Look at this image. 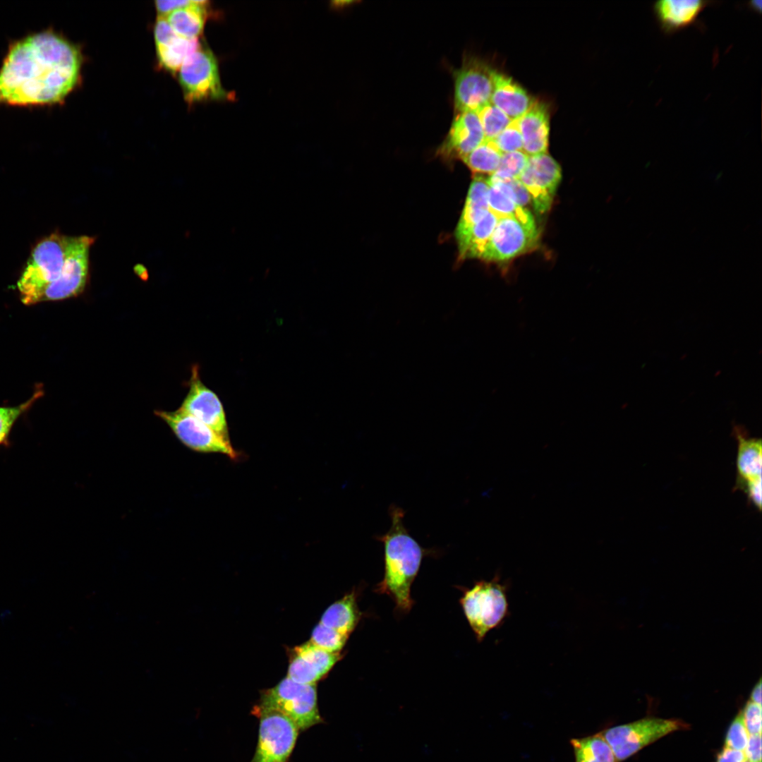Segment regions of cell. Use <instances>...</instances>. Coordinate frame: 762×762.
I'll return each mask as SVG.
<instances>
[{
	"label": "cell",
	"mask_w": 762,
	"mask_h": 762,
	"mask_svg": "<svg viewBox=\"0 0 762 762\" xmlns=\"http://www.w3.org/2000/svg\"><path fill=\"white\" fill-rule=\"evenodd\" d=\"M81 66L78 47L51 30L19 40L0 69V104L61 103L79 84Z\"/></svg>",
	"instance_id": "1"
},
{
	"label": "cell",
	"mask_w": 762,
	"mask_h": 762,
	"mask_svg": "<svg viewBox=\"0 0 762 762\" xmlns=\"http://www.w3.org/2000/svg\"><path fill=\"white\" fill-rule=\"evenodd\" d=\"M95 238L53 233L33 248L18 282L26 306L67 299L84 290L89 275L90 249Z\"/></svg>",
	"instance_id": "2"
},
{
	"label": "cell",
	"mask_w": 762,
	"mask_h": 762,
	"mask_svg": "<svg viewBox=\"0 0 762 762\" xmlns=\"http://www.w3.org/2000/svg\"><path fill=\"white\" fill-rule=\"evenodd\" d=\"M389 510L391 526L377 538L384 545L385 574L377 591L389 595L397 609L407 612L413 604L411 586L426 552L405 527L404 511L395 505Z\"/></svg>",
	"instance_id": "3"
},
{
	"label": "cell",
	"mask_w": 762,
	"mask_h": 762,
	"mask_svg": "<svg viewBox=\"0 0 762 762\" xmlns=\"http://www.w3.org/2000/svg\"><path fill=\"white\" fill-rule=\"evenodd\" d=\"M460 602L479 642L490 630L500 627L509 615L507 586L499 575L490 581L476 582L464 591Z\"/></svg>",
	"instance_id": "4"
},
{
	"label": "cell",
	"mask_w": 762,
	"mask_h": 762,
	"mask_svg": "<svg viewBox=\"0 0 762 762\" xmlns=\"http://www.w3.org/2000/svg\"><path fill=\"white\" fill-rule=\"evenodd\" d=\"M253 709L278 711L291 719L299 730H306L322 720L315 684L298 683L287 677L265 691Z\"/></svg>",
	"instance_id": "5"
},
{
	"label": "cell",
	"mask_w": 762,
	"mask_h": 762,
	"mask_svg": "<svg viewBox=\"0 0 762 762\" xmlns=\"http://www.w3.org/2000/svg\"><path fill=\"white\" fill-rule=\"evenodd\" d=\"M179 71V82L188 103L230 97L222 86L217 61L208 48L200 44Z\"/></svg>",
	"instance_id": "6"
},
{
	"label": "cell",
	"mask_w": 762,
	"mask_h": 762,
	"mask_svg": "<svg viewBox=\"0 0 762 762\" xmlns=\"http://www.w3.org/2000/svg\"><path fill=\"white\" fill-rule=\"evenodd\" d=\"M687 727L677 720L648 718L608 728L600 734L619 762L669 733Z\"/></svg>",
	"instance_id": "7"
},
{
	"label": "cell",
	"mask_w": 762,
	"mask_h": 762,
	"mask_svg": "<svg viewBox=\"0 0 762 762\" xmlns=\"http://www.w3.org/2000/svg\"><path fill=\"white\" fill-rule=\"evenodd\" d=\"M260 718L257 747L250 762H288L298 728L285 715L273 710H253Z\"/></svg>",
	"instance_id": "8"
},
{
	"label": "cell",
	"mask_w": 762,
	"mask_h": 762,
	"mask_svg": "<svg viewBox=\"0 0 762 762\" xmlns=\"http://www.w3.org/2000/svg\"><path fill=\"white\" fill-rule=\"evenodd\" d=\"M536 222H524L514 217L498 218L495 229L480 259L503 262L531 251L538 243Z\"/></svg>",
	"instance_id": "9"
},
{
	"label": "cell",
	"mask_w": 762,
	"mask_h": 762,
	"mask_svg": "<svg viewBox=\"0 0 762 762\" xmlns=\"http://www.w3.org/2000/svg\"><path fill=\"white\" fill-rule=\"evenodd\" d=\"M155 413L167 424L180 442L190 449L237 457L229 440L180 409L175 411H156Z\"/></svg>",
	"instance_id": "10"
},
{
	"label": "cell",
	"mask_w": 762,
	"mask_h": 762,
	"mask_svg": "<svg viewBox=\"0 0 762 762\" xmlns=\"http://www.w3.org/2000/svg\"><path fill=\"white\" fill-rule=\"evenodd\" d=\"M495 70L485 62L471 58L454 72V106L458 112H477L490 103Z\"/></svg>",
	"instance_id": "11"
},
{
	"label": "cell",
	"mask_w": 762,
	"mask_h": 762,
	"mask_svg": "<svg viewBox=\"0 0 762 762\" xmlns=\"http://www.w3.org/2000/svg\"><path fill=\"white\" fill-rule=\"evenodd\" d=\"M562 179L559 164L548 154L529 156L519 180L527 190L531 204L539 214L550 210Z\"/></svg>",
	"instance_id": "12"
},
{
	"label": "cell",
	"mask_w": 762,
	"mask_h": 762,
	"mask_svg": "<svg viewBox=\"0 0 762 762\" xmlns=\"http://www.w3.org/2000/svg\"><path fill=\"white\" fill-rule=\"evenodd\" d=\"M737 440L735 487L743 491L749 502L761 509L762 445L760 438L747 437L735 429Z\"/></svg>",
	"instance_id": "13"
},
{
	"label": "cell",
	"mask_w": 762,
	"mask_h": 762,
	"mask_svg": "<svg viewBox=\"0 0 762 762\" xmlns=\"http://www.w3.org/2000/svg\"><path fill=\"white\" fill-rule=\"evenodd\" d=\"M179 409L229 440L223 405L217 394L200 381L196 367L192 371L189 392Z\"/></svg>",
	"instance_id": "14"
},
{
	"label": "cell",
	"mask_w": 762,
	"mask_h": 762,
	"mask_svg": "<svg viewBox=\"0 0 762 762\" xmlns=\"http://www.w3.org/2000/svg\"><path fill=\"white\" fill-rule=\"evenodd\" d=\"M485 140L477 112H458L437 152L446 159H462Z\"/></svg>",
	"instance_id": "15"
},
{
	"label": "cell",
	"mask_w": 762,
	"mask_h": 762,
	"mask_svg": "<svg viewBox=\"0 0 762 762\" xmlns=\"http://www.w3.org/2000/svg\"><path fill=\"white\" fill-rule=\"evenodd\" d=\"M154 35L158 61L171 73L177 72L200 46L198 39L186 38L176 33L162 16L157 19Z\"/></svg>",
	"instance_id": "16"
},
{
	"label": "cell",
	"mask_w": 762,
	"mask_h": 762,
	"mask_svg": "<svg viewBox=\"0 0 762 762\" xmlns=\"http://www.w3.org/2000/svg\"><path fill=\"white\" fill-rule=\"evenodd\" d=\"M710 4L705 0H658L653 3V11L662 30L671 34L694 23Z\"/></svg>",
	"instance_id": "17"
},
{
	"label": "cell",
	"mask_w": 762,
	"mask_h": 762,
	"mask_svg": "<svg viewBox=\"0 0 762 762\" xmlns=\"http://www.w3.org/2000/svg\"><path fill=\"white\" fill-rule=\"evenodd\" d=\"M517 121L522 136L523 151L528 156L546 153L550 132L546 104L535 101Z\"/></svg>",
	"instance_id": "18"
},
{
	"label": "cell",
	"mask_w": 762,
	"mask_h": 762,
	"mask_svg": "<svg viewBox=\"0 0 762 762\" xmlns=\"http://www.w3.org/2000/svg\"><path fill=\"white\" fill-rule=\"evenodd\" d=\"M532 97L507 75L494 71L490 103L512 120L523 116L533 104Z\"/></svg>",
	"instance_id": "19"
},
{
	"label": "cell",
	"mask_w": 762,
	"mask_h": 762,
	"mask_svg": "<svg viewBox=\"0 0 762 762\" xmlns=\"http://www.w3.org/2000/svg\"><path fill=\"white\" fill-rule=\"evenodd\" d=\"M497 221L498 217L489 210L472 226L461 231H456V238L461 259L480 258Z\"/></svg>",
	"instance_id": "20"
},
{
	"label": "cell",
	"mask_w": 762,
	"mask_h": 762,
	"mask_svg": "<svg viewBox=\"0 0 762 762\" xmlns=\"http://www.w3.org/2000/svg\"><path fill=\"white\" fill-rule=\"evenodd\" d=\"M207 4V1H191L190 4L171 11L165 18L178 35L198 39L205 23Z\"/></svg>",
	"instance_id": "21"
},
{
	"label": "cell",
	"mask_w": 762,
	"mask_h": 762,
	"mask_svg": "<svg viewBox=\"0 0 762 762\" xmlns=\"http://www.w3.org/2000/svg\"><path fill=\"white\" fill-rule=\"evenodd\" d=\"M360 618L356 593L351 592L332 604L323 613L320 623L349 636Z\"/></svg>",
	"instance_id": "22"
},
{
	"label": "cell",
	"mask_w": 762,
	"mask_h": 762,
	"mask_svg": "<svg viewBox=\"0 0 762 762\" xmlns=\"http://www.w3.org/2000/svg\"><path fill=\"white\" fill-rule=\"evenodd\" d=\"M488 179L482 176L474 178L470 185L456 231H461L472 226L490 210L488 201Z\"/></svg>",
	"instance_id": "23"
},
{
	"label": "cell",
	"mask_w": 762,
	"mask_h": 762,
	"mask_svg": "<svg viewBox=\"0 0 762 762\" xmlns=\"http://www.w3.org/2000/svg\"><path fill=\"white\" fill-rule=\"evenodd\" d=\"M570 742L574 749L575 762H617L600 733L572 739Z\"/></svg>",
	"instance_id": "24"
},
{
	"label": "cell",
	"mask_w": 762,
	"mask_h": 762,
	"mask_svg": "<svg viewBox=\"0 0 762 762\" xmlns=\"http://www.w3.org/2000/svg\"><path fill=\"white\" fill-rule=\"evenodd\" d=\"M502 155L494 141L485 139L462 160L473 173L492 175L498 168Z\"/></svg>",
	"instance_id": "25"
},
{
	"label": "cell",
	"mask_w": 762,
	"mask_h": 762,
	"mask_svg": "<svg viewBox=\"0 0 762 762\" xmlns=\"http://www.w3.org/2000/svg\"><path fill=\"white\" fill-rule=\"evenodd\" d=\"M42 395V389H38L28 400L19 405L0 406V447H10V435L15 424Z\"/></svg>",
	"instance_id": "26"
},
{
	"label": "cell",
	"mask_w": 762,
	"mask_h": 762,
	"mask_svg": "<svg viewBox=\"0 0 762 762\" xmlns=\"http://www.w3.org/2000/svg\"><path fill=\"white\" fill-rule=\"evenodd\" d=\"M293 651L308 661L322 677H325L341 658L340 653L327 651L310 641L296 646Z\"/></svg>",
	"instance_id": "27"
},
{
	"label": "cell",
	"mask_w": 762,
	"mask_h": 762,
	"mask_svg": "<svg viewBox=\"0 0 762 762\" xmlns=\"http://www.w3.org/2000/svg\"><path fill=\"white\" fill-rule=\"evenodd\" d=\"M477 114L487 140H493L512 121L491 103L483 107Z\"/></svg>",
	"instance_id": "28"
},
{
	"label": "cell",
	"mask_w": 762,
	"mask_h": 762,
	"mask_svg": "<svg viewBox=\"0 0 762 762\" xmlns=\"http://www.w3.org/2000/svg\"><path fill=\"white\" fill-rule=\"evenodd\" d=\"M529 156L524 151H515L502 154L497 170L490 176L504 180L519 179L527 165Z\"/></svg>",
	"instance_id": "29"
},
{
	"label": "cell",
	"mask_w": 762,
	"mask_h": 762,
	"mask_svg": "<svg viewBox=\"0 0 762 762\" xmlns=\"http://www.w3.org/2000/svg\"><path fill=\"white\" fill-rule=\"evenodd\" d=\"M348 638L349 636L318 623L313 630L310 642L327 651L338 653Z\"/></svg>",
	"instance_id": "30"
},
{
	"label": "cell",
	"mask_w": 762,
	"mask_h": 762,
	"mask_svg": "<svg viewBox=\"0 0 762 762\" xmlns=\"http://www.w3.org/2000/svg\"><path fill=\"white\" fill-rule=\"evenodd\" d=\"M287 677L305 684H315L322 678L309 662L294 651L289 661Z\"/></svg>",
	"instance_id": "31"
},
{
	"label": "cell",
	"mask_w": 762,
	"mask_h": 762,
	"mask_svg": "<svg viewBox=\"0 0 762 762\" xmlns=\"http://www.w3.org/2000/svg\"><path fill=\"white\" fill-rule=\"evenodd\" d=\"M492 140L502 154L523 151L522 136L517 119L512 120Z\"/></svg>",
	"instance_id": "32"
},
{
	"label": "cell",
	"mask_w": 762,
	"mask_h": 762,
	"mask_svg": "<svg viewBox=\"0 0 762 762\" xmlns=\"http://www.w3.org/2000/svg\"><path fill=\"white\" fill-rule=\"evenodd\" d=\"M749 734L745 727L742 713L732 721L727 731L725 746L744 751Z\"/></svg>",
	"instance_id": "33"
},
{
	"label": "cell",
	"mask_w": 762,
	"mask_h": 762,
	"mask_svg": "<svg viewBox=\"0 0 762 762\" xmlns=\"http://www.w3.org/2000/svg\"><path fill=\"white\" fill-rule=\"evenodd\" d=\"M741 713L749 734H761V705L749 701Z\"/></svg>",
	"instance_id": "34"
},
{
	"label": "cell",
	"mask_w": 762,
	"mask_h": 762,
	"mask_svg": "<svg viewBox=\"0 0 762 762\" xmlns=\"http://www.w3.org/2000/svg\"><path fill=\"white\" fill-rule=\"evenodd\" d=\"M489 178L492 179L490 177ZM500 181H504L511 188L514 201L519 206L526 208L528 205L530 203L531 204V197L527 190L518 179H509Z\"/></svg>",
	"instance_id": "35"
},
{
	"label": "cell",
	"mask_w": 762,
	"mask_h": 762,
	"mask_svg": "<svg viewBox=\"0 0 762 762\" xmlns=\"http://www.w3.org/2000/svg\"><path fill=\"white\" fill-rule=\"evenodd\" d=\"M744 752L748 762H761V734L749 735Z\"/></svg>",
	"instance_id": "36"
},
{
	"label": "cell",
	"mask_w": 762,
	"mask_h": 762,
	"mask_svg": "<svg viewBox=\"0 0 762 762\" xmlns=\"http://www.w3.org/2000/svg\"><path fill=\"white\" fill-rule=\"evenodd\" d=\"M190 0L156 1L155 7L159 16H166L171 11L190 4Z\"/></svg>",
	"instance_id": "37"
},
{
	"label": "cell",
	"mask_w": 762,
	"mask_h": 762,
	"mask_svg": "<svg viewBox=\"0 0 762 762\" xmlns=\"http://www.w3.org/2000/svg\"><path fill=\"white\" fill-rule=\"evenodd\" d=\"M746 760L744 751L724 746L718 754L716 762H744Z\"/></svg>",
	"instance_id": "38"
},
{
	"label": "cell",
	"mask_w": 762,
	"mask_h": 762,
	"mask_svg": "<svg viewBox=\"0 0 762 762\" xmlns=\"http://www.w3.org/2000/svg\"><path fill=\"white\" fill-rule=\"evenodd\" d=\"M751 701L761 705V680L756 684L751 693Z\"/></svg>",
	"instance_id": "39"
},
{
	"label": "cell",
	"mask_w": 762,
	"mask_h": 762,
	"mask_svg": "<svg viewBox=\"0 0 762 762\" xmlns=\"http://www.w3.org/2000/svg\"><path fill=\"white\" fill-rule=\"evenodd\" d=\"M761 4H762V2H761V0H753V1H750L749 2L748 6L749 7H751V8L752 10H754V11H755L756 12L761 13Z\"/></svg>",
	"instance_id": "40"
},
{
	"label": "cell",
	"mask_w": 762,
	"mask_h": 762,
	"mask_svg": "<svg viewBox=\"0 0 762 762\" xmlns=\"http://www.w3.org/2000/svg\"><path fill=\"white\" fill-rule=\"evenodd\" d=\"M744 762H748L746 760Z\"/></svg>",
	"instance_id": "41"
}]
</instances>
